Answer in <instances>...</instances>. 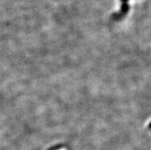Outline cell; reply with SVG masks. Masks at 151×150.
I'll list each match as a JSON object with an SVG mask.
<instances>
[{
  "mask_svg": "<svg viewBox=\"0 0 151 150\" xmlns=\"http://www.w3.org/2000/svg\"><path fill=\"white\" fill-rule=\"evenodd\" d=\"M58 150H67V149H65V148H62V149H58Z\"/></svg>",
  "mask_w": 151,
  "mask_h": 150,
  "instance_id": "obj_2",
  "label": "cell"
},
{
  "mask_svg": "<svg viewBox=\"0 0 151 150\" xmlns=\"http://www.w3.org/2000/svg\"><path fill=\"white\" fill-rule=\"evenodd\" d=\"M149 127H150V129H151V122H150V125H149Z\"/></svg>",
  "mask_w": 151,
  "mask_h": 150,
  "instance_id": "obj_3",
  "label": "cell"
},
{
  "mask_svg": "<svg viewBox=\"0 0 151 150\" xmlns=\"http://www.w3.org/2000/svg\"><path fill=\"white\" fill-rule=\"evenodd\" d=\"M121 1L123 2V5H127V2L129 0H121Z\"/></svg>",
  "mask_w": 151,
  "mask_h": 150,
  "instance_id": "obj_1",
  "label": "cell"
}]
</instances>
